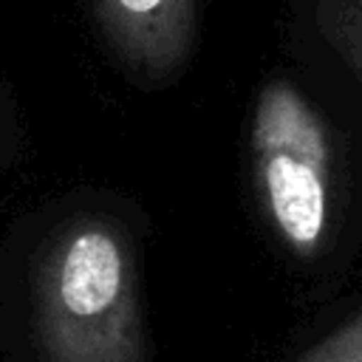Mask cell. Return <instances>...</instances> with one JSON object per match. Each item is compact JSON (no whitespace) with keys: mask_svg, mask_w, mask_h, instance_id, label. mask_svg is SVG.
Listing matches in <instances>:
<instances>
[{"mask_svg":"<svg viewBox=\"0 0 362 362\" xmlns=\"http://www.w3.org/2000/svg\"><path fill=\"white\" fill-rule=\"evenodd\" d=\"M116 57L144 79L173 76L195 42V0H96Z\"/></svg>","mask_w":362,"mask_h":362,"instance_id":"3","label":"cell"},{"mask_svg":"<svg viewBox=\"0 0 362 362\" xmlns=\"http://www.w3.org/2000/svg\"><path fill=\"white\" fill-rule=\"evenodd\" d=\"M286 362H362V308Z\"/></svg>","mask_w":362,"mask_h":362,"instance_id":"5","label":"cell"},{"mask_svg":"<svg viewBox=\"0 0 362 362\" xmlns=\"http://www.w3.org/2000/svg\"><path fill=\"white\" fill-rule=\"evenodd\" d=\"M34 342L42 362H150L136 252L119 223L76 218L45 243Z\"/></svg>","mask_w":362,"mask_h":362,"instance_id":"1","label":"cell"},{"mask_svg":"<svg viewBox=\"0 0 362 362\" xmlns=\"http://www.w3.org/2000/svg\"><path fill=\"white\" fill-rule=\"evenodd\" d=\"M314 20L328 45L362 82V0H314Z\"/></svg>","mask_w":362,"mask_h":362,"instance_id":"4","label":"cell"},{"mask_svg":"<svg viewBox=\"0 0 362 362\" xmlns=\"http://www.w3.org/2000/svg\"><path fill=\"white\" fill-rule=\"evenodd\" d=\"M249 153L277 243L300 263L320 260L334 238V147L320 110L288 79L260 88Z\"/></svg>","mask_w":362,"mask_h":362,"instance_id":"2","label":"cell"}]
</instances>
